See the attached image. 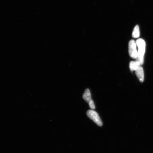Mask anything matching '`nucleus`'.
I'll return each instance as SVG.
<instances>
[{
  "instance_id": "6e6552de",
  "label": "nucleus",
  "mask_w": 153,
  "mask_h": 153,
  "mask_svg": "<svg viewBox=\"0 0 153 153\" xmlns=\"http://www.w3.org/2000/svg\"><path fill=\"white\" fill-rule=\"evenodd\" d=\"M88 104L90 108L92 110H94L95 109V105L93 100H91L90 102L88 103Z\"/></svg>"
},
{
  "instance_id": "423d86ee",
  "label": "nucleus",
  "mask_w": 153,
  "mask_h": 153,
  "mask_svg": "<svg viewBox=\"0 0 153 153\" xmlns=\"http://www.w3.org/2000/svg\"><path fill=\"white\" fill-rule=\"evenodd\" d=\"M141 65L137 61H131L130 62L129 68L131 71H136L140 67Z\"/></svg>"
},
{
  "instance_id": "39448f33",
  "label": "nucleus",
  "mask_w": 153,
  "mask_h": 153,
  "mask_svg": "<svg viewBox=\"0 0 153 153\" xmlns=\"http://www.w3.org/2000/svg\"><path fill=\"white\" fill-rule=\"evenodd\" d=\"M83 98L86 102L89 103L92 100L91 99V94L89 89H86L83 95Z\"/></svg>"
},
{
  "instance_id": "f257e3e1",
  "label": "nucleus",
  "mask_w": 153,
  "mask_h": 153,
  "mask_svg": "<svg viewBox=\"0 0 153 153\" xmlns=\"http://www.w3.org/2000/svg\"><path fill=\"white\" fill-rule=\"evenodd\" d=\"M136 42L138 48L136 61L138 62L141 65H143L144 62V55L145 49H146V43L144 40L141 38L137 39Z\"/></svg>"
},
{
  "instance_id": "f03ea898",
  "label": "nucleus",
  "mask_w": 153,
  "mask_h": 153,
  "mask_svg": "<svg viewBox=\"0 0 153 153\" xmlns=\"http://www.w3.org/2000/svg\"><path fill=\"white\" fill-rule=\"evenodd\" d=\"M87 114L88 117L93 120L97 126L100 127L102 126V122L98 114L95 111L93 110H89L88 111Z\"/></svg>"
},
{
  "instance_id": "7ed1b4c3",
  "label": "nucleus",
  "mask_w": 153,
  "mask_h": 153,
  "mask_svg": "<svg viewBox=\"0 0 153 153\" xmlns=\"http://www.w3.org/2000/svg\"><path fill=\"white\" fill-rule=\"evenodd\" d=\"M136 42L133 40H131L129 43V53L130 56L134 59H136L138 51L137 49Z\"/></svg>"
},
{
  "instance_id": "20e7f679",
  "label": "nucleus",
  "mask_w": 153,
  "mask_h": 153,
  "mask_svg": "<svg viewBox=\"0 0 153 153\" xmlns=\"http://www.w3.org/2000/svg\"><path fill=\"white\" fill-rule=\"evenodd\" d=\"M135 73L137 78L139 81L141 82H143L144 81V72L142 67H140L136 71H135Z\"/></svg>"
},
{
  "instance_id": "0eeeda50",
  "label": "nucleus",
  "mask_w": 153,
  "mask_h": 153,
  "mask_svg": "<svg viewBox=\"0 0 153 153\" xmlns=\"http://www.w3.org/2000/svg\"><path fill=\"white\" fill-rule=\"evenodd\" d=\"M140 35V33L139 26L137 25L134 28L132 36L134 38H137L139 37Z\"/></svg>"
}]
</instances>
